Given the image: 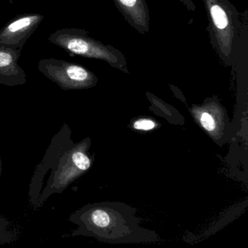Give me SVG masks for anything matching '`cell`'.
Returning a JSON list of instances; mask_svg holds the SVG:
<instances>
[{"mask_svg":"<svg viewBox=\"0 0 248 248\" xmlns=\"http://www.w3.org/2000/svg\"><path fill=\"white\" fill-rule=\"evenodd\" d=\"M178 1L181 2L188 11L192 13L195 12L196 6L194 2H193V0H178Z\"/></svg>","mask_w":248,"mask_h":248,"instance_id":"cell-11","label":"cell"},{"mask_svg":"<svg viewBox=\"0 0 248 248\" xmlns=\"http://www.w3.org/2000/svg\"><path fill=\"white\" fill-rule=\"evenodd\" d=\"M21 50L0 47V84L9 87L27 83L25 71L18 63Z\"/></svg>","mask_w":248,"mask_h":248,"instance_id":"cell-7","label":"cell"},{"mask_svg":"<svg viewBox=\"0 0 248 248\" xmlns=\"http://www.w3.org/2000/svg\"><path fill=\"white\" fill-rule=\"evenodd\" d=\"M200 121H201L202 125L205 130L210 132L214 130L216 127L214 118L208 113H203L200 118Z\"/></svg>","mask_w":248,"mask_h":248,"instance_id":"cell-9","label":"cell"},{"mask_svg":"<svg viewBox=\"0 0 248 248\" xmlns=\"http://www.w3.org/2000/svg\"><path fill=\"white\" fill-rule=\"evenodd\" d=\"M48 41L67 52L70 56L104 61L111 67L129 73L125 56L120 50L90 37L85 30L61 29L50 34Z\"/></svg>","mask_w":248,"mask_h":248,"instance_id":"cell-3","label":"cell"},{"mask_svg":"<svg viewBox=\"0 0 248 248\" xmlns=\"http://www.w3.org/2000/svg\"><path fill=\"white\" fill-rule=\"evenodd\" d=\"M2 156H1V149H0V178L2 177Z\"/></svg>","mask_w":248,"mask_h":248,"instance_id":"cell-12","label":"cell"},{"mask_svg":"<svg viewBox=\"0 0 248 248\" xmlns=\"http://www.w3.org/2000/svg\"><path fill=\"white\" fill-rule=\"evenodd\" d=\"M16 234L12 225L8 219L0 215V245L11 244L14 242Z\"/></svg>","mask_w":248,"mask_h":248,"instance_id":"cell-8","label":"cell"},{"mask_svg":"<svg viewBox=\"0 0 248 248\" xmlns=\"http://www.w3.org/2000/svg\"><path fill=\"white\" fill-rule=\"evenodd\" d=\"M155 123L150 120H138L134 123V127L137 130H151L155 128Z\"/></svg>","mask_w":248,"mask_h":248,"instance_id":"cell-10","label":"cell"},{"mask_svg":"<svg viewBox=\"0 0 248 248\" xmlns=\"http://www.w3.org/2000/svg\"><path fill=\"white\" fill-rule=\"evenodd\" d=\"M207 14V32L212 47L225 66L234 64L241 22L229 0H202Z\"/></svg>","mask_w":248,"mask_h":248,"instance_id":"cell-2","label":"cell"},{"mask_svg":"<svg viewBox=\"0 0 248 248\" xmlns=\"http://www.w3.org/2000/svg\"><path fill=\"white\" fill-rule=\"evenodd\" d=\"M86 140L74 143L64 123L53 137L44 157L30 181L29 201L34 209L43 207L53 194H62L91 167Z\"/></svg>","mask_w":248,"mask_h":248,"instance_id":"cell-1","label":"cell"},{"mask_svg":"<svg viewBox=\"0 0 248 248\" xmlns=\"http://www.w3.org/2000/svg\"><path fill=\"white\" fill-rule=\"evenodd\" d=\"M43 19L44 16L37 13L20 14L14 17L0 30V47L22 50Z\"/></svg>","mask_w":248,"mask_h":248,"instance_id":"cell-5","label":"cell"},{"mask_svg":"<svg viewBox=\"0 0 248 248\" xmlns=\"http://www.w3.org/2000/svg\"><path fill=\"white\" fill-rule=\"evenodd\" d=\"M127 24L142 35L149 32L150 14L146 0H114Z\"/></svg>","mask_w":248,"mask_h":248,"instance_id":"cell-6","label":"cell"},{"mask_svg":"<svg viewBox=\"0 0 248 248\" xmlns=\"http://www.w3.org/2000/svg\"><path fill=\"white\" fill-rule=\"evenodd\" d=\"M37 69L63 91L88 89L96 85L98 78L82 65L56 59L39 61Z\"/></svg>","mask_w":248,"mask_h":248,"instance_id":"cell-4","label":"cell"}]
</instances>
